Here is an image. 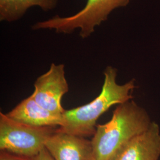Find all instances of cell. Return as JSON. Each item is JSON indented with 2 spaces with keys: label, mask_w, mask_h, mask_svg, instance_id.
I'll return each mask as SVG.
<instances>
[{
  "label": "cell",
  "mask_w": 160,
  "mask_h": 160,
  "mask_svg": "<svg viewBox=\"0 0 160 160\" xmlns=\"http://www.w3.org/2000/svg\"><path fill=\"white\" fill-rule=\"evenodd\" d=\"M118 71L111 66L104 71V80L100 94L91 102L74 109L65 110L63 123L59 129L81 137L94 135L98 118L112 106L120 104L132 98L135 80L120 85L116 81Z\"/></svg>",
  "instance_id": "cell-1"
},
{
  "label": "cell",
  "mask_w": 160,
  "mask_h": 160,
  "mask_svg": "<svg viewBox=\"0 0 160 160\" xmlns=\"http://www.w3.org/2000/svg\"><path fill=\"white\" fill-rule=\"evenodd\" d=\"M151 121L133 101L118 106L108 122L97 125L92 139L93 160H110L125 144L147 130Z\"/></svg>",
  "instance_id": "cell-2"
},
{
  "label": "cell",
  "mask_w": 160,
  "mask_h": 160,
  "mask_svg": "<svg viewBox=\"0 0 160 160\" xmlns=\"http://www.w3.org/2000/svg\"><path fill=\"white\" fill-rule=\"evenodd\" d=\"M131 0H87L86 5L80 12L68 17L55 16L49 19L34 23L32 29L54 30L57 33L71 34L80 29L81 38H88L95 28L108 20L114 10L126 7Z\"/></svg>",
  "instance_id": "cell-3"
},
{
  "label": "cell",
  "mask_w": 160,
  "mask_h": 160,
  "mask_svg": "<svg viewBox=\"0 0 160 160\" xmlns=\"http://www.w3.org/2000/svg\"><path fill=\"white\" fill-rule=\"evenodd\" d=\"M55 127H33L12 120L0 113V149L27 158H32L45 148Z\"/></svg>",
  "instance_id": "cell-4"
},
{
  "label": "cell",
  "mask_w": 160,
  "mask_h": 160,
  "mask_svg": "<svg viewBox=\"0 0 160 160\" xmlns=\"http://www.w3.org/2000/svg\"><path fill=\"white\" fill-rule=\"evenodd\" d=\"M34 87L31 96L37 103L52 112L63 114L65 110L61 99L69 91L63 64L51 63L49 70L35 81Z\"/></svg>",
  "instance_id": "cell-5"
},
{
  "label": "cell",
  "mask_w": 160,
  "mask_h": 160,
  "mask_svg": "<svg viewBox=\"0 0 160 160\" xmlns=\"http://www.w3.org/2000/svg\"><path fill=\"white\" fill-rule=\"evenodd\" d=\"M45 148L54 160H93L92 141L59 129L47 141Z\"/></svg>",
  "instance_id": "cell-6"
},
{
  "label": "cell",
  "mask_w": 160,
  "mask_h": 160,
  "mask_svg": "<svg viewBox=\"0 0 160 160\" xmlns=\"http://www.w3.org/2000/svg\"><path fill=\"white\" fill-rule=\"evenodd\" d=\"M160 157V127L152 122L147 130L125 144L110 160H158Z\"/></svg>",
  "instance_id": "cell-7"
},
{
  "label": "cell",
  "mask_w": 160,
  "mask_h": 160,
  "mask_svg": "<svg viewBox=\"0 0 160 160\" xmlns=\"http://www.w3.org/2000/svg\"><path fill=\"white\" fill-rule=\"evenodd\" d=\"M6 115L12 120L33 127H61L63 123L62 114L44 108L32 96L24 99Z\"/></svg>",
  "instance_id": "cell-8"
},
{
  "label": "cell",
  "mask_w": 160,
  "mask_h": 160,
  "mask_svg": "<svg viewBox=\"0 0 160 160\" xmlns=\"http://www.w3.org/2000/svg\"><path fill=\"white\" fill-rule=\"evenodd\" d=\"M58 0H0V21L16 22L32 7L38 6L44 12L52 10Z\"/></svg>",
  "instance_id": "cell-9"
},
{
  "label": "cell",
  "mask_w": 160,
  "mask_h": 160,
  "mask_svg": "<svg viewBox=\"0 0 160 160\" xmlns=\"http://www.w3.org/2000/svg\"><path fill=\"white\" fill-rule=\"evenodd\" d=\"M30 160H54V159L46 148H44L37 155L30 158Z\"/></svg>",
  "instance_id": "cell-10"
},
{
  "label": "cell",
  "mask_w": 160,
  "mask_h": 160,
  "mask_svg": "<svg viewBox=\"0 0 160 160\" xmlns=\"http://www.w3.org/2000/svg\"><path fill=\"white\" fill-rule=\"evenodd\" d=\"M0 160H30V158L20 157L4 151H1Z\"/></svg>",
  "instance_id": "cell-11"
}]
</instances>
